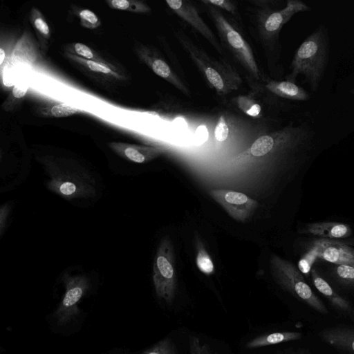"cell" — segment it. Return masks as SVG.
<instances>
[{
	"label": "cell",
	"instance_id": "obj_1",
	"mask_svg": "<svg viewBox=\"0 0 354 354\" xmlns=\"http://www.w3.org/2000/svg\"><path fill=\"white\" fill-rule=\"evenodd\" d=\"M329 53L328 28L319 24L297 49L286 80L295 83L297 77L303 75L311 91H317L328 66Z\"/></svg>",
	"mask_w": 354,
	"mask_h": 354
},
{
	"label": "cell",
	"instance_id": "obj_2",
	"mask_svg": "<svg viewBox=\"0 0 354 354\" xmlns=\"http://www.w3.org/2000/svg\"><path fill=\"white\" fill-rule=\"evenodd\" d=\"M39 161L48 176L46 185L52 192L66 200L95 196L93 176L77 162L52 156L39 157Z\"/></svg>",
	"mask_w": 354,
	"mask_h": 354
},
{
	"label": "cell",
	"instance_id": "obj_3",
	"mask_svg": "<svg viewBox=\"0 0 354 354\" xmlns=\"http://www.w3.org/2000/svg\"><path fill=\"white\" fill-rule=\"evenodd\" d=\"M271 270L278 284L316 312L328 315L324 303L306 283L302 273L291 262L274 255L270 260Z\"/></svg>",
	"mask_w": 354,
	"mask_h": 354
},
{
	"label": "cell",
	"instance_id": "obj_4",
	"mask_svg": "<svg viewBox=\"0 0 354 354\" xmlns=\"http://www.w3.org/2000/svg\"><path fill=\"white\" fill-rule=\"evenodd\" d=\"M153 281L157 297L168 305L172 304L176 290L174 252L167 238L158 248L153 266Z\"/></svg>",
	"mask_w": 354,
	"mask_h": 354
},
{
	"label": "cell",
	"instance_id": "obj_5",
	"mask_svg": "<svg viewBox=\"0 0 354 354\" xmlns=\"http://www.w3.org/2000/svg\"><path fill=\"white\" fill-rule=\"evenodd\" d=\"M215 24L225 42L248 71L256 78L259 71L252 50L239 32L216 9H211Z\"/></svg>",
	"mask_w": 354,
	"mask_h": 354
},
{
	"label": "cell",
	"instance_id": "obj_6",
	"mask_svg": "<svg viewBox=\"0 0 354 354\" xmlns=\"http://www.w3.org/2000/svg\"><path fill=\"white\" fill-rule=\"evenodd\" d=\"M66 291L63 299L55 313L60 325L65 324L77 314V305L89 287V280L84 274L62 277Z\"/></svg>",
	"mask_w": 354,
	"mask_h": 354
},
{
	"label": "cell",
	"instance_id": "obj_7",
	"mask_svg": "<svg viewBox=\"0 0 354 354\" xmlns=\"http://www.w3.org/2000/svg\"><path fill=\"white\" fill-rule=\"evenodd\" d=\"M209 194L232 218L239 221H245L258 205L245 194L233 190L214 189Z\"/></svg>",
	"mask_w": 354,
	"mask_h": 354
},
{
	"label": "cell",
	"instance_id": "obj_8",
	"mask_svg": "<svg viewBox=\"0 0 354 354\" xmlns=\"http://www.w3.org/2000/svg\"><path fill=\"white\" fill-rule=\"evenodd\" d=\"M42 53L37 40L26 30L15 44L9 63L13 68H32L41 61Z\"/></svg>",
	"mask_w": 354,
	"mask_h": 354
},
{
	"label": "cell",
	"instance_id": "obj_9",
	"mask_svg": "<svg viewBox=\"0 0 354 354\" xmlns=\"http://www.w3.org/2000/svg\"><path fill=\"white\" fill-rule=\"evenodd\" d=\"M310 246L315 250L318 259L335 265L354 266V248L337 239H318Z\"/></svg>",
	"mask_w": 354,
	"mask_h": 354
},
{
	"label": "cell",
	"instance_id": "obj_10",
	"mask_svg": "<svg viewBox=\"0 0 354 354\" xmlns=\"http://www.w3.org/2000/svg\"><path fill=\"white\" fill-rule=\"evenodd\" d=\"M318 335L341 354H354V326L339 324L322 329Z\"/></svg>",
	"mask_w": 354,
	"mask_h": 354
},
{
	"label": "cell",
	"instance_id": "obj_11",
	"mask_svg": "<svg viewBox=\"0 0 354 354\" xmlns=\"http://www.w3.org/2000/svg\"><path fill=\"white\" fill-rule=\"evenodd\" d=\"M136 53L139 59L150 68L154 73L173 84L185 93L188 90L170 66L153 50L142 44L136 46Z\"/></svg>",
	"mask_w": 354,
	"mask_h": 354
},
{
	"label": "cell",
	"instance_id": "obj_12",
	"mask_svg": "<svg viewBox=\"0 0 354 354\" xmlns=\"http://www.w3.org/2000/svg\"><path fill=\"white\" fill-rule=\"evenodd\" d=\"M109 148L121 158L136 163H145L159 156L164 150L159 147L130 144L121 142L109 143Z\"/></svg>",
	"mask_w": 354,
	"mask_h": 354
},
{
	"label": "cell",
	"instance_id": "obj_13",
	"mask_svg": "<svg viewBox=\"0 0 354 354\" xmlns=\"http://www.w3.org/2000/svg\"><path fill=\"white\" fill-rule=\"evenodd\" d=\"M64 56L80 70L102 81L114 82L124 80V75L115 65L87 60L78 56L64 53Z\"/></svg>",
	"mask_w": 354,
	"mask_h": 354
},
{
	"label": "cell",
	"instance_id": "obj_14",
	"mask_svg": "<svg viewBox=\"0 0 354 354\" xmlns=\"http://www.w3.org/2000/svg\"><path fill=\"white\" fill-rule=\"evenodd\" d=\"M166 3L176 15L197 30L208 39L216 49L220 50V47L212 32L199 16L196 8L190 4L189 1L167 0Z\"/></svg>",
	"mask_w": 354,
	"mask_h": 354
},
{
	"label": "cell",
	"instance_id": "obj_15",
	"mask_svg": "<svg viewBox=\"0 0 354 354\" xmlns=\"http://www.w3.org/2000/svg\"><path fill=\"white\" fill-rule=\"evenodd\" d=\"M310 10L306 3L300 0H288L286 6L281 10L272 12L265 21L264 29L271 37L277 36L282 27L294 15Z\"/></svg>",
	"mask_w": 354,
	"mask_h": 354
},
{
	"label": "cell",
	"instance_id": "obj_16",
	"mask_svg": "<svg viewBox=\"0 0 354 354\" xmlns=\"http://www.w3.org/2000/svg\"><path fill=\"white\" fill-rule=\"evenodd\" d=\"M299 233L319 236L325 239H345L352 235L351 227L344 223L324 221L307 223L299 230Z\"/></svg>",
	"mask_w": 354,
	"mask_h": 354
},
{
	"label": "cell",
	"instance_id": "obj_17",
	"mask_svg": "<svg viewBox=\"0 0 354 354\" xmlns=\"http://www.w3.org/2000/svg\"><path fill=\"white\" fill-rule=\"evenodd\" d=\"M311 279L316 289L340 313L352 314L354 311L351 304L339 295L333 287L317 272L315 268L310 271Z\"/></svg>",
	"mask_w": 354,
	"mask_h": 354
},
{
	"label": "cell",
	"instance_id": "obj_18",
	"mask_svg": "<svg viewBox=\"0 0 354 354\" xmlns=\"http://www.w3.org/2000/svg\"><path fill=\"white\" fill-rule=\"evenodd\" d=\"M266 88L274 95L297 101H308L310 93L304 88L289 81H270L266 85Z\"/></svg>",
	"mask_w": 354,
	"mask_h": 354
},
{
	"label": "cell",
	"instance_id": "obj_19",
	"mask_svg": "<svg viewBox=\"0 0 354 354\" xmlns=\"http://www.w3.org/2000/svg\"><path fill=\"white\" fill-rule=\"evenodd\" d=\"M35 113L39 117L57 118L81 113L82 111L62 102L48 101L37 106Z\"/></svg>",
	"mask_w": 354,
	"mask_h": 354
},
{
	"label": "cell",
	"instance_id": "obj_20",
	"mask_svg": "<svg viewBox=\"0 0 354 354\" xmlns=\"http://www.w3.org/2000/svg\"><path fill=\"white\" fill-rule=\"evenodd\" d=\"M302 334L297 331H281L259 336L246 344L248 348H257L263 346L288 342L301 339Z\"/></svg>",
	"mask_w": 354,
	"mask_h": 354
},
{
	"label": "cell",
	"instance_id": "obj_21",
	"mask_svg": "<svg viewBox=\"0 0 354 354\" xmlns=\"http://www.w3.org/2000/svg\"><path fill=\"white\" fill-rule=\"evenodd\" d=\"M29 19L36 33L37 41L43 52L48 48L50 38V28L44 16L36 7L30 11Z\"/></svg>",
	"mask_w": 354,
	"mask_h": 354
},
{
	"label": "cell",
	"instance_id": "obj_22",
	"mask_svg": "<svg viewBox=\"0 0 354 354\" xmlns=\"http://www.w3.org/2000/svg\"><path fill=\"white\" fill-rule=\"evenodd\" d=\"M193 57L198 65L202 68L204 75L209 83L218 93H227L231 89H234L230 86L229 83L226 82L218 71L213 67L203 64L195 55H193Z\"/></svg>",
	"mask_w": 354,
	"mask_h": 354
},
{
	"label": "cell",
	"instance_id": "obj_23",
	"mask_svg": "<svg viewBox=\"0 0 354 354\" xmlns=\"http://www.w3.org/2000/svg\"><path fill=\"white\" fill-rule=\"evenodd\" d=\"M64 52L78 56L87 60L113 65L110 62L104 59L89 46L80 42H72L65 44L64 46Z\"/></svg>",
	"mask_w": 354,
	"mask_h": 354
},
{
	"label": "cell",
	"instance_id": "obj_24",
	"mask_svg": "<svg viewBox=\"0 0 354 354\" xmlns=\"http://www.w3.org/2000/svg\"><path fill=\"white\" fill-rule=\"evenodd\" d=\"M28 91V84L26 82L16 83L2 104L3 109L6 112L13 111L22 102Z\"/></svg>",
	"mask_w": 354,
	"mask_h": 354
},
{
	"label": "cell",
	"instance_id": "obj_25",
	"mask_svg": "<svg viewBox=\"0 0 354 354\" xmlns=\"http://www.w3.org/2000/svg\"><path fill=\"white\" fill-rule=\"evenodd\" d=\"M106 4L114 10H124L133 13H147L150 7L142 1L138 0H106Z\"/></svg>",
	"mask_w": 354,
	"mask_h": 354
},
{
	"label": "cell",
	"instance_id": "obj_26",
	"mask_svg": "<svg viewBox=\"0 0 354 354\" xmlns=\"http://www.w3.org/2000/svg\"><path fill=\"white\" fill-rule=\"evenodd\" d=\"M332 275L335 281L341 286L354 289V266L335 265Z\"/></svg>",
	"mask_w": 354,
	"mask_h": 354
},
{
	"label": "cell",
	"instance_id": "obj_27",
	"mask_svg": "<svg viewBox=\"0 0 354 354\" xmlns=\"http://www.w3.org/2000/svg\"><path fill=\"white\" fill-rule=\"evenodd\" d=\"M276 140L268 135L258 138L251 145L250 153L254 157L263 156L270 153L275 147Z\"/></svg>",
	"mask_w": 354,
	"mask_h": 354
},
{
	"label": "cell",
	"instance_id": "obj_28",
	"mask_svg": "<svg viewBox=\"0 0 354 354\" xmlns=\"http://www.w3.org/2000/svg\"><path fill=\"white\" fill-rule=\"evenodd\" d=\"M142 354H179L175 343L166 337L158 342L153 346L145 351Z\"/></svg>",
	"mask_w": 354,
	"mask_h": 354
},
{
	"label": "cell",
	"instance_id": "obj_29",
	"mask_svg": "<svg viewBox=\"0 0 354 354\" xmlns=\"http://www.w3.org/2000/svg\"><path fill=\"white\" fill-rule=\"evenodd\" d=\"M196 262L198 268L205 274H211L214 271V266L212 259L205 248L200 245L198 248Z\"/></svg>",
	"mask_w": 354,
	"mask_h": 354
},
{
	"label": "cell",
	"instance_id": "obj_30",
	"mask_svg": "<svg viewBox=\"0 0 354 354\" xmlns=\"http://www.w3.org/2000/svg\"><path fill=\"white\" fill-rule=\"evenodd\" d=\"M78 17L82 27L88 29H95L101 25L98 16L89 9H82L78 12Z\"/></svg>",
	"mask_w": 354,
	"mask_h": 354
},
{
	"label": "cell",
	"instance_id": "obj_31",
	"mask_svg": "<svg viewBox=\"0 0 354 354\" xmlns=\"http://www.w3.org/2000/svg\"><path fill=\"white\" fill-rule=\"evenodd\" d=\"M237 104L239 107L250 116L254 118L259 117L261 112V106L248 97H239Z\"/></svg>",
	"mask_w": 354,
	"mask_h": 354
},
{
	"label": "cell",
	"instance_id": "obj_32",
	"mask_svg": "<svg viewBox=\"0 0 354 354\" xmlns=\"http://www.w3.org/2000/svg\"><path fill=\"white\" fill-rule=\"evenodd\" d=\"M317 259V252L313 248L309 246L307 252L298 261V269L302 274H308L312 270L313 265Z\"/></svg>",
	"mask_w": 354,
	"mask_h": 354
},
{
	"label": "cell",
	"instance_id": "obj_33",
	"mask_svg": "<svg viewBox=\"0 0 354 354\" xmlns=\"http://www.w3.org/2000/svg\"><path fill=\"white\" fill-rule=\"evenodd\" d=\"M189 346L190 354H212L208 346L196 336H189Z\"/></svg>",
	"mask_w": 354,
	"mask_h": 354
},
{
	"label": "cell",
	"instance_id": "obj_34",
	"mask_svg": "<svg viewBox=\"0 0 354 354\" xmlns=\"http://www.w3.org/2000/svg\"><path fill=\"white\" fill-rule=\"evenodd\" d=\"M229 135V127L225 121V117L221 115L218 120L214 129V136L217 141H225Z\"/></svg>",
	"mask_w": 354,
	"mask_h": 354
},
{
	"label": "cell",
	"instance_id": "obj_35",
	"mask_svg": "<svg viewBox=\"0 0 354 354\" xmlns=\"http://www.w3.org/2000/svg\"><path fill=\"white\" fill-rule=\"evenodd\" d=\"M13 67L10 63L6 64L3 67L1 68V76L2 85L9 88L13 87L16 84L15 83V76L13 72Z\"/></svg>",
	"mask_w": 354,
	"mask_h": 354
},
{
	"label": "cell",
	"instance_id": "obj_36",
	"mask_svg": "<svg viewBox=\"0 0 354 354\" xmlns=\"http://www.w3.org/2000/svg\"><path fill=\"white\" fill-rule=\"evenodd\" d=\"M202 1L205 3L218 6L230 12H234L235 10V6L227 0H203Z\"/></svg>",
	"mask_w": 354,
	"mask_h": 354
},
{
	"label": "cell",
	"instance_id": "obj_37",
	"mask_svg": "<svg viewBox=\"0 0 354 354\" xmlns=\"http://www.w3.org/2000/svg\"><path fill=\"white\" fill-rule=\"evenodd\" d=\"M10 207L8 204H4L0 209V234H3L6 225L7 219L10 213Z\"/></svg>",
	"mask_w": 354,
	"mask_h": 354
},
{
	"label": "cell",
	"instance_id": "obj_38",
	"mask_svg": "<svg viewBox=\"0 0 354 354\" xmlns=\"http://www.w3.org/2000/svg\"><path fill=\"white\" fill-rule=\"evenodd\" d=\"M283 354H313L308 349L306 348H297L290 350L288 352H286Z\"/></svg>",
	"mask_w": 354,
	"mask_h": 354
},
{
	"label": "cell",
	"instance_id": "obj_39",
	"mask_svg": "<svg viewBox=\"0 0 354 354\" xmlns=\"http://www.w3.org/2000/svg\"><path fill=\"white\" fill-rule=\"evenodd\" d=\"M349 92L351 93V94L354 95V88L351 89Z\"/></svg>",
	"mask_w": 354,
	"mask_h": 354
}]
</instances>
